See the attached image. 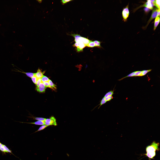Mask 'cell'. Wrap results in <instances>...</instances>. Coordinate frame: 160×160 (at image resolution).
Masks as SVG:
<instances>
[{
	"label": "cell",
	"mask_w": 160,
	"mask_h": 160,
	"mask_svg": "<svg viewBox=\"0 0 160 160\" xmlns=\"http://www.w3.org/2000/svg\"><path fill=\"white\" fill-rule=\"evenodd\" d=\"M111 2H112L116 6H117L118 8H120V9L125 7L126 2V1H124V0L112 1Z\"/></svg>",
	"instance_id": "cell-1"
}]
</instances>
